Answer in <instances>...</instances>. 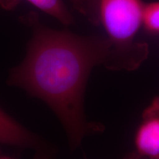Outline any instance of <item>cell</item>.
Segmentation results:
<instances>
[{
    "mask_svg": "<svg viewBox=\"0 0 159 159\" xmlns=\"http://www.w3.org/2000/svg\"><path fill=\"white\" fill-rule=\"evenodd\" d=\"M0 143L34 152L33 159H56L55 149L0 108Z\"/></svg>",
    "mask_w": 159,
    "mask_h": 159,
    "instance_id": "obj_3",
    "label": "cell"
},
{
    "mask_svg": "<svg viewBox=\"0 0 159 159\" xmlns=\"http://www.w3.org/2000/svg\"><path fill=\"white\" fill-rule=\"evenodd\" d=\"M123 159H146L144 158V157L141 156L140 155H139L136 151L134 150L132 152H129L127 155H125V156L124 157Z\"/></svg>",
    "mask_w": 159,
    "mask_h": 159,
    "instance_id": "obj_8",
    "label": "cell"
},
{
    "mask_svg": "<svg viewBox=\"0 0 159 159\" xmlns=\"http://www.w3.org/2000/svg\"><path fill=\"white\" fill-rule=\"evenodd\" d=\"M142 25L148 33H159V1L144 4Z\"/></svg>",
    "mask_w": 159,
    "mask_h": 159,
    "instance_id": "obj_6",
    "label": "cell"
},
{
    "mask_svg": "<svg viewBox=\"0 0 159 159\" xmlns=\"http://www.w3.org/2000/svg\"><path fill=\"white\" fill-rule=\"evenodd\" d=\"M23 1L28 2L63 25H69L73 23L72 16L63 0H0V7L7 11H14Z\"/></svg>",
    "mask_w": 159,
    "mask_h": 159,
    "instance_id": "obj_5",
    "label": "cell"
},
{
    "mask_svg": "<svg viewBox=\"0 0 159 159\" xmlns=\"http://www.w3.org/2000/svg\"><path fill=\"white\" fill-rule=\"evenodd\" d=\"M0 159H15L14 158H12L10 156H7L5 153H4L3 151L0 148Z\"/></svg>",
    "mask_w": 159,
    "mask_h": 159,
    "instance_id": "obj_9",
    "label": "cell"
},
{
    "mask_svg": "<svg viewBox=\"0 0 159 159\" xmlns=\"http://www.w3.org/2000/svg\"><path fill=\"white\" fill-rule=\"evenodd\" d=\"M32 30L25 59L10 71L7 83L44 102L65 129L70 148L75 150L83 138L102 130L87 121L83 99L93 68L103 66L120 70L108 38L82 36L49 28L35 12L20 18Z\"/></svg>",
    "mask_w": 159,
    "mask_h": 159,
    "instance_id": "obj_1",
    "label": "cell"
},
{
    "mask_svg": "<svg viewBox=\"0 0 159 159\" xmlns=\"http://www.w3.org/2000/svg\"><path fill=\"white\" fill-rule=\"evenodd\" d=\"M135 151L146 159H159V97L144 109L134 137Z\"/></svg>",
    "mask_w": 159,
    "mask_h": 159,
    "instance_id": "obj_4",
    "label": "cell"
},
{
    "mask_svg": "<svg viewBox=\"0 0 159 159\" xmlns=\"http://www.w3.org/2000/svg\"><path fill=\"white\" fill-rule=\"evenodd\" d=\"M75 8L93 24H98L99 0H71Z\"/></svg>",
    "mask_w": 159,
    "mask_h": 159,
    "instance_id": "obj_7",
    "label": "cell"
},
{
    "mask_svg": "<svg viewBox=\"0 0 159 159\" xmlns=\"http://www.w3.org/2000/svg\"><path fill=\"white\" fill-rule=\"evenodd\" d=\"M142 0H99L98 24L104 28L122 70H135L148 58V43L135 37L142 25Z\"/></svg>",
    "mask_w": 159,
    "mask_h": 159,
    "instance_id": "obj_2",
    "label": "cell"
}]
</instances>
